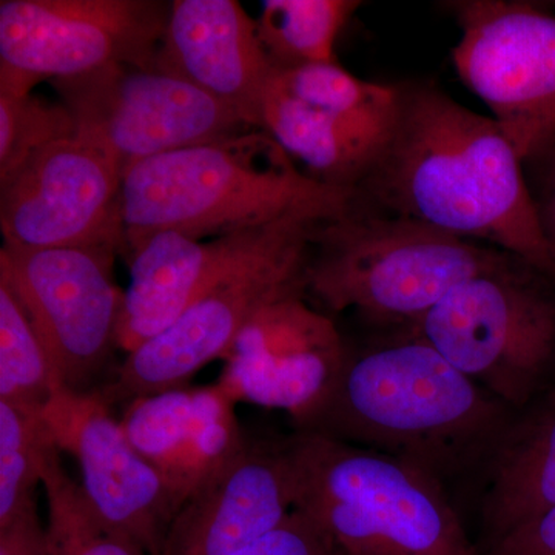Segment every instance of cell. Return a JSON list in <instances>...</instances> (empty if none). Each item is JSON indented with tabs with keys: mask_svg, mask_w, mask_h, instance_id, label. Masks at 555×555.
<instances>
[{
	"mask_svg": "<svg viewBox=\"0 0 555 555\" xmlns=\"http://www.w3.org/2000/svg\"><path fill=\"white\" fill-rule=\"evenodd\" d=\"M398 90L396 130L353 203L500 248L555 283L524 160L502 127L436 83Z\"/></svg>",
	"mask_w": 555,
	"mask_h": 555,
	"instance_id": "1",
	"label": "cell"
},
{
	"mask_svg": "<svg viewBox=\"0 0 555 555\" xmlns=\"http://www.w3.org/2000/svg\"><path fill=\"white\" fill-rule=\"evenodd\" d=\"M516 411L412 332L347 349L337 382L297 427L397 456L444 486L481 477Z\"/></svg>",
	"mask_w": 555,
	"mask_h": 555,
	"instance_id": "2",
	"label": "cell"
},
{
	"mask_svg": "<svg viewBox=\"0 0 555 555\" xmlns=\"http://www.w3.org/2000/svg\"><path fill=\"white\" fill-rule=\"evenodd\" d=\"M352 193L295 167L268 131L248 129L137 164L122 181L126 254L156 233L218 238L272 224L310 204Z\"/></svg>",
	"mask_w": 555,
	"mask_h": 555,
	"instance_id": "3",
	"label": "cell"
},
{
	"mask_svg": "<svg viewBox=\"0 0 555 555\" xmlns=\"http://www.w3.org/2000/svg\"><path fill=\"white\" fill-rule=\"evenodd\" d=\"M284 444L294 509L343 555H485L467 537L447 486L422 467L302 430Z\"/></svg>",
	"mask_w": 555,
	"mask_h": 555,
	"instance_id": "4",
	"label": "cell"
},
{
	"mask_svg": "<svg viewBox=\"0 0 555 555\" xmlns=\"http://www.w3.org/2000/svg\"><path fill=\"white\" fill-rule=\"evenodd\" d=\"M517 257L412 219L349 206L312 236L306 292L332 312L379 327H412L460 284Z\"/></svg>",
	"mask_w": 555,
	"mask_h": 555,
	"instance_id": "5",
	"label": "cell"
},
{
	"mask_svg": "<svg viewBox=\"0 0 555 555\" xmlns=\"http://www.w3.org/2000/svg\"><path fill=\"white\" fill-rule=\"evenodd\" d=\"M554 286L517 259L460 284L408 332L520 411L555 382Z\"/></svg>",
	"mask_w": 555,
	"mask_h": 555,
	"instance_id": "6",
	"label": "cell"
},
{
	"mask_svg": "<svg viewBox=\"0 0 555 555\" xmlns=\"http://www.w3.org/2000/svg\"><path fill=\"white\" fill-rule=\"evenodd\" d=\"M349 199L306 208L269 247L201 294L158 337L127 353L116 378L101 392L109 403L190 386L211 361L228 357L233 343L259 310L306 292L312 236L324 219Z\"/></svg>",
	"mask_w": 555,
	"mask_h": 555,
	"instance_id": "7",
	"label": "cell"
},
{
	"mask_svg": "<svg viewBox=\"0 0 555 555\" xmlns=\"http://www.w3.org/2000/svg\"><path fill=\"white\" fill-rule=\"evenodd\" d=\"M171 2L2 0L0 94L27 96L47 79L107 65L158 68Z\"/></svg>",
	"mask_w": 555,
	"mask_h": 555,
	"instance_id": "8",
	"label": "cell"
},
{
	"mask_svg": "<svg viewBox=\"0 0 555 555\" xmlns=\"http://www.w3.org/2000/svg\"><path fill=\"white\" fill-rule=\"evenodd\" d=\"M462 36L456 73L491 109L524 164L555 139V16L517 0L449 2Z\"/></svg>",
	"mask_w": 555,
	"mask_h": 555,
	"instance_id": "9",
	"label": "cell"
},
{
	"mask_svg": "<svg viewBox=\"0 0 555 555\" xmlns=\"http://www.w3.org/2000/svg\"><path fill=\"white\" fill-rule=\"evenodd\" d=\"M398 86L350 75L337 62L275 72L262 107V130L310 178L353 193L396 130Z\"/></svg>",
	"mask_w": 555,
	"mask_h": 555,
	"instance_id": "10",
	"label": "cell"
},
{
	"mask_svg": "<svg viewBox=\"0 0 555 555\" xmlns=\"http://www.w3.org/2000/svg\"><path fill=\"white\" fill-rule=\"evenodd\" d=\"M53 87L78 137L112 156L124 177L142 160L251 129L206 91L158 68L113 64Z\"/></svg>",
	"mask_w": 555,
	"mask_h": 555,
	"instance_id": "11",
	"label": "cell"
},
{
	"mask_svg": "<svg viewBox=\"0 0 555 555\" xmlns=\"http://www.w3.org/2000/svg\"><path fill=\"white\" fill-rule=\"evenodd\" d=\"M116 250L30 248L3 243L0 278L16 292L62 387L93 390L118 349L124 292L113 281Z\"/></svg>",
	"mask_w": 555,
	"mask_h": 555,
	"instance_id": "12",
	"label": "cell"
},
{
	"mask_svg": "<svg viewBox=\"0 0 555 555\" xmlns=\"http://www.w3.org/2000/svg\"><path fill=\"white\" fill-rule=\"evenodd\" d=\"M124 173L86 139L57 142L0 184L3 243L126 251Z\"/></svg>",
	"mask_w": 555,
	"mask_h": 555,
	"instance_id": "13",
	"label": "cell"
},
{
	"mask_svg": "<svg viewBox=\"0 0 555 555\" xmlns=\"http://www.w3.org/2000/svg\"><path fill=\"white\" fill-rule=\"evenodd\" d=\"M40 416L54 447L78 463L80 486L101 517L150 555L163 554L178 507L163 478L131 444L101 389L61 387Z\"/></svg>",
	"mask_w": 555,
	"mask_h": 555,
	"instance_id": "14",
	"label": "cell"
},
{
	"mask_svg": "<svg viewBox=\"0 0 555 555\" xmlns=\"http://www.w3.org/2000/svg\"><path fill=\"white\" fill-rule=\"evenodd\" d=\"M305 294L276 299L248 321L218 382L235 403L283 409L297 427L326 400L347 356L334 321Z\"/></svg>",
	"mask_w": 555,
	"mask_h": 555,
	"instance_id": "15",
	"label": "cell"
},
{
	"mask_svg": "<svg viewBox=\"0 0 555 555\" xmlns=\"http://www.w3.org/2000/svg\"><path fill=\"white\" fill-rule=\"evenodd\" d=\"M310 204L272 224L211 240H193L178 232L156 233L129 254L130 284L124 292L118 349L130 353L158 337L222 276L254 258L283 235Z\"/></svg>",
	"mask_w": 555,
	"mask_h": 555,
	"instance_id": "16",
	"label": "cell"
},
{
	"mask_svg": "<svg viewBox=\"0 0 555 555\" xmlns=\"http://www.w3.org/2000/svg\"><path fill=\"white\" fill-rule=\"evenodd\" d=\"M178 511L246 448L235 401L221 386L181 387L127 403L119 420Z\"/></svg>",
	"mask_w": 555,
	"mask_h": 555,
	"instance_id": "17",
	"label": "cell"
},
{
	"mask_svg": "<svg viewBox=\"0 0 555 555\" xmlns=\"http://www.w3.org/2000/svg\"><path fill=\"white\" fill-rule=\"evenodd\" d=\"M294 511L286 444L248 440L243 452L178 511L160 555H235Z\"/></svg>",
	"mask_w": 555,
	"mask_h": 555,
	"instance_id": "18",
	"label": "cell"
},
{
	"mask_svg": "<svg viewBox=\"0 0 555 555\" xmlns=\"http://www.w3.org/2000/svg\"><path fill=\"white\" fill-rule=\"evenodd\" d=\"M158 69L189 80L262 130V107L272 65L262 50L257 20L236 0H175Z\"/></svg>",
	"mask_w": 555,
	"mask_h": 555,
	"instance_id": "19",
	"label": "cell"
},
{
	"mask_svg": "<svg viewBox=\"0 0 555 555\" xmlns=\"http://www.w3.org/2000/svg\"><path fill=\"white\" fill-rule=\"evenodd\" d=\"M480 480L491 545L555 506V382L516 411Z\"/></svg>",
	"mask_w": 555,
	"mask_h": 555,
	"instance_id": "20",
	"label": "cell"
},
{
	"mask_svg": "<svg viewBox=\"0 0 555 555\" xmlns=\"http://www.w3.org/2000/svg\"><path fill=\"white\" fill-rule=\"evenodd\" d=\"M363 5L357 0H268L257 31L275 72L335 62L339 33Z\"/></svg>",
	"mask_w": 555,
	"mask_h": 555,
	"instance_id": "21",
	"label": "cell"
},
{
	"mask_svg": "<svg viewBox=\"0 0 555 555\" xmlns=\"http://www.w3.org/2000/svg\"><path fill=\"white\" fill-rule=\"evenodd\" d=\"M61 451L50 449L42 467L49 507L47 555H150L141 543L109 525L75 478L62 466Z\"/></svg>",
	"mask_w": 555,
	"mask_h": 555,
	"instance_id": "22",
	"label": "cell"
},
{
	"mask_svg": "<svg viewBox=\"0 0 555 555\" xmlns=\"http://www.w3.org/2000/svg\"><path fill=\"white\" fill-rule=\"evenodd\" d=\"M61 387L30 317L0 278V401L40 415Z\"/></svg>",
	"mask_w": 555,
	"mask_h": 555,
	"instance_id": "23",
	"label": "cell"
},
{
	"mask_svg": "<svg viewBox=\"0 0 555 555\" xmlns=\"http://www.w3.org/2000/svg\"><path fill=\"white\" fill-rule=\"evenodd\" d=\"M53 447L42 416L0 401V529L36 506V488Z\"/></svg>",
	"mask_w": 555,
	"mask_h": 555,
	"instance_id": "24",
	"label": "cell"
},
{
	"mask_svg": "<svg viewBox=\"0 0 555 555\" xmlns=\"http://www.w3.org/2000/svg\"><path fill=\"white\" fill-rule=\"evenodd\" d=\"M78 137L72 112L35 94H0V184L43 150Z\"/></svg>",
	"mask_w": 555,
	"mask_h": 555,
	"instance_id": "25",
	"label": "cell"
},
{
	"mask_svg": "<svg viewBox=\"0 0 555 555\" xmlns=\"http://www.w3.org/2000/svg\"><path fill=\"white\" fill-rule=\"evenodd\" d=\"M235 555H343L308 516L294 509L286 520Z\"/></svg>",
	"mask_w": 555,
	"mask_h": 555,
	"instance_id": "26",
	"label": "cell"
},
{
	"mask_svg": "<svg viewBox=\"0 0 555 555\" xmlns=\"http://www.w3.org/2000/svg\"><path fill=\"white\" fill-rule=\"evenodd\" d=\"M485 555H555V506L492 543Z\"/></svg>",
	"mask_w": 555,
	"mask_h": 555,
	"instance_id": "27",
	"label": "cell"
},
{
	"mask_svg": "<svg viewBox=\"0 0 555 555\" xmlns=\"http://www.w3.org/2000/svg\"><path fill=\"white\" fill-rule=\"evenodd\" d=\"M531 164L539 167V175L534 188L529 189L543 235L555 261V139L550 149Z\"/></svg>",
	"mask_w": 555,
	"mask_h": 555,
	"instance_id": "28",
	"label": "cell"
},
{
	"mask_svg": "<svg viewBox=\"0 0 555 555\" xmlns=\"http://www.w3.org/2000/svg\"><path fill=\"white\" fill-rule=\"evenodd\" d=\"M0 555H47L46 528L36 506L0 529Z\"/></svg>",
	"mask_w": 555,
	"mask_h": 555,
	"instance_id": "29",
	"label": "cell"
}]
</instances>
